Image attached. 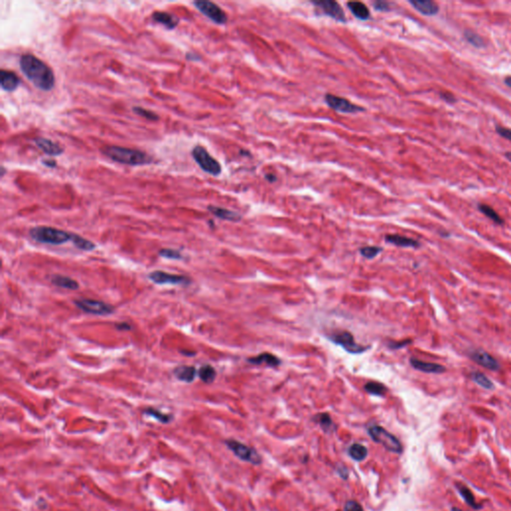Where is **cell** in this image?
Returning <instances> with one entry per match:
<instances>
[{"mask_svg": "<svg viewBox=\"0 0 511 511\" xmlns=\"http://www.w3.org/2000/svg\"><path fill=\"white\" fill-rule=\"evenodd\" d=\"M329 339L330 342L343 346L347 352H349V354H354V355L362 354V352L369 348L368 346H363L357 344L355 342L354 336H352L349 331H346V330L333 332L330 334V336H329Z\"/></svg>", "mask_w": 511, "mask_h": 511, "instance_id": "8992f818", "label": "cell"}, {"mask_svg": "<svg viewBox=\"0 0 511 511\" xmlns=\"http://www.w3.org/2000/svg\"><path fill=\"white\" fill-rule=\"evenodd\" d=\"M34 142L40 150H42L45 154L49 156H53V157L60 156L64 152L63 147H61L58 143L54 142V141H52L47 138L39 137V138L34 139Z\"/></svg>", "mask_w": 511, "mask_h": 511, "instance_id": "5bb4252c", "label": "cell"}, {"mask_svg": "<svg viewBox=\"0 0 511 511\" xmlns=\"http://www.w3.org/2000/svg\"><path fill=\"white\" fill-rule=\"evenodd\" d=\"M116 328L120 330H131V327L129 326V324L127 323H122V324H117L116 325Z\"/></svg>", "mask_w": 511, "mask_h": 511, "instance_id": "ee69618b", "label": "cell"}, {"mask_svg": "<svg viewBox=\"0 0 511 511\" xmlns=\"http://www.w3.org/2000/svg\"><path fill=\"white\" fill-rule=\"evenodd\" d=\"M454 485H455L457 491L460 492V495H462V499L466 502L467 505H469L470 507H472L475 510L481 508V505L477 502V500H475V497L473 495V493L471 492V490L465 484L461 483V482H455Z\"/></svg>", "mask_w": 511, "mask_h": 511, "instance_id": "7402d4cb", "label": "cell"}, {"mask_svg": "<svg viewBox=\"0 0 511 511\" xmlns=\"http://www.w3.org/2000/svg\"><path fill=\"white\" fill-rule=\"evenodd\" d=\"M208 210L213 215H215L217 218H220L222 220L226 221H231V222H238L241 220V215L234 212V211L216 207V206H209Z\"/></svg>", "mask_w": 511, "mask_h": 511, "instance_id": "ffe728a7", "label": "cell"}, {"mask_svg": "<svg viewBox=\"0 0 511 511\" xmlns=\"http://www.w3.org/2000/svg\"><path fill=\"white\" fill-rule=\"evenodd\" d=\"M29 234L34 241L48 245H62L72 241L73 238V233L46 226L34 227L29 231Z\"/></svg>", "mask_w": 511, "mask_h": 511, "instance_id": "3957f363", "label": "cell"}, {"mask_svg": "<svg viewBox=\"0 0 511 511\" xmlns=\"http://www.w3.org/2000/svg\"><path fill=\"white\" fill-rule=\"evenodd\" d=\"M348 454L352 460H355L357 462H362L367 455V449L365 446L360 444H355V445H350V447L348 448Z\"/></svg>", "mask_w": 511, "mask_h": 511, "instance_id": "f1b7e54d", "label": "cell"}, {"mask_svg": "<svg viewBox=\"0 0 511 511\" xmlns=\"http://www.w3.org/2000/svg\"><path fill=\"white\" fill-rule=\"evenodd\" d=\"M174 375L181 381L192 382L197 375V369L190 365H180L174 369Z\"/></svg>", "mask_w": 511, "mask_h": 511, "instance_id": "44dd1931", "label": "cell"}, {"mask_svg": "<svg viewBox=\"0 0 511 511\" xmlns=\"http://www.w3.org/2000/svg\"><path fill=\"white\" fill-rule=\"evenodd\" d=\"M74 304L81 311L97 315H107L114 312V308L104 302L97 301V299L91 298H79L74 301Z\"/></svg>", "mask_w": 511, "mask_h": 511, "instance_id": "9c48e42d", "label": "cell"}, {"mask_svg": "<svg viewBox=\"0 0 511 511\" xmlns=\"http://www.w3.org/2000/svg\"><path fill=\"white\" fill-rule=\"evenodd\" d=\"M19 84L20 80L15 73L7 71V70H1V73H0V86H1L2 90L12 92L17 89Z\"/></svg>", "mask_w": 511, "mask_h": 511, "instance_id": "2e32d148", "label": "cell"}, {"mask_svg": "<svg viewBox=\"0 0 511 511\" xmlns=\"http://www.w3.org/2000/svg\"><path fill=\"white\" fill-rule=\"evenodd\" d=\"M19 66L25 77L41 91H50L55 85V76L52 69L42 60L32 54L20 57Z\"/></svg>", "mask_w": 511, "mask_h": 511, "instance_id": "6da1fadb", "label": "cell"}, {"mask_svg": "<svg viewBox=\"0 0 511 511\" xmlns=\"http://www.w3.org/2000/svg\"><path fill=\"white\" fill-rule=\"evenodd\" d=\"M133 111L141 116L143 118H146L148 120H151V121H157L158 119H159V116H158L156 113L150 111V110H147L145 108H142V107H139V106H136V107H133Z\"/></svg>", "mask_w": 511, "mask_h": 511, "instance_id": "d590c367", "label": "cell"}, {"mask_svg": "<svg viewBox=\"0 0 511 511\" xmlns=\"http://www.w3.org/2000/svg\"><path fill=\"white\" fill-rule=\"evenodd\" d=\"M469 358L473 362L478 363L479 365H481V366H483V367H485L487 369H490V371L497 372L501 368L500 363H498V361L495 360L492 356H490L488 352H486L485 350L473 349V350H471L469 352Z\"/></svg>", "mask_w": 511, "mask_h": 511, "instance_id": "7c38bea8", "label": "cell"}, {"mask_svg": "<svg viewBox=\"0 0 511 511\" xmlns=\"http://www.w3.org/2000/svg\"><path fill=\"white\" fill-rule=\"evenodd\" d=\"M42 163H43L44 166H46V167H48V168H55L56 165H57L56 161H55V160H52V159H48V160L45 159V160L42 161Z\"/></svg>", "mask_w": 511, "mask_h": 511, "instance_id": "7bdbcfd3", "label": "cell"}, {"mask_svg": "<svg viewBox=\"0 0 511 511\" xmlns=\"http://www.w3.org/2000/svg\"><path fill=\"white\" fill-rule=\"evenodd\" d=\"M152 18L155 22L160 23L165 28L169 30H173L174 28L177 27L179 23V18L177 16H174L168 12L164 11H156L152 14Z\"/></svg>", "mask_w": 511, "mask_h": 511, "instance_id": "e0dca14e", "label": "cell"}, {"mask_svg": "<svg viewBox=\"0 0 511 511\" xmlns=\"http://www.w3.org/2000/svg\"><path fill=\"white\" fill-rule=\"evenodd\" d=\"M315 6H318L323 10V12L327 15H329L334 20L340 21V22H346V14L342 8V6L332 0H321V1H314L313 2Z\"/></svg>", "mask_w": 511, "mask_h": 511, "instance_id": "4fadbf2b", "label": "cell"}, {"mask_svg": "<svg viewBox=\"0 0 511 511\" xmlns=\"http://www.w3.org/2000/svg\"><path fill=\"white\" fill-rule=\"evenodd\" d=\"M101 151L112 161L123 165L144 166L153 162L151 156L136 149L120 146H106L102 148Z\"/></svg>", "mask_w": 511, "mask_h": 511, "instance_id": "7a4b0ae2", "label": "cell"}, {"mask_svg": "<svg viewBox=\"0 0 511 511\" xmlns=\"http://www.w3.org/2000/svg\"><path fill=\"white\" fill-rule=\"evenodd\" d=\"M325 100L331 109L341 113H358L364 110V108L355 105L347 99L338 97L332 94H327Z\"/></svg>", "mask_w": 511, "mask_h": 511, "instance_id": "8fae6325", "label": "cell"}, {"mask_svg": "<svg viewBox=\"0 0 511 511\" xmlns=\"http://www.w3.org/2000/svg\"><path fill=\"white\" fill-rule=\"evenodd\" d=\"M463 36H464L465 40L469 44L474 46V47L482 48V47L485 46V42H484L483 38L480 36V35H478V33H475L473 31H470V30H465L464 33H463Z\"/></svg>", "mask_w": 511, "mask_h": 511, "instance_id": "d6a6232c", "label": "cell"}, {"mask_svg": "<svg viewBox=\"0 0 511 511\" xmlns=\"http://www.w3.org/2000/svg\"><path fill=\"white\" fill-rule=\"evenodd\" d=\"M192 156L204 172L213 176H219L221 174L222 167L220 163L214 157L211 156L204 147L200 145L194 147L192 150Z\"/></svg>", "mask_w": 511, "mask_h": 511, "instance_id": "5b68a950", "label": "cell"}, {"mask_svg": "<svg viewBox=\"0 0 511 511\" xmlns=\"http://www.w3.org/2000/svg\"><path fill=\"white\" fill-rule=\"evenodd\" d=\"M374 6L376 8V10H380V11H386L389 10V3L385 2V1H377L374 3Z\"/></svg>", "mask_w": 511, "mask_h": 511, "instance_id": "b9f144b4", "label": "cell"}, {"mask_svg": "<svg viewBox=\"0 0 511 511\" xmlns=\"http://www.w3.org/2000/svg\"><path fill=\"white\" fill-rule=\"evenodd\" d=\"M159 255L165 259H172V260H182L183 256L181 253L177 250L173 249H162L159 251Z\"/></svg>", "mask_w": 511, "mask_h": 511, "instance_id": "8d00e7d4", "label": "cell"}, {"mask_svg": "<svg viewBox=\"0 0 511 511\" xmlns=\"http://www.w3.org/2000/svg\"><path fill=\"white\" fill-rule=\"evenodd\" d=\"M410 363H411L412 366L414 367L415 369H417V371H420V372L426 373V374H444L446 371L445 366H444L442 364L424 362V361L417 360L415 358H412L410 360Z\"/></svg>", "mask_w": 511, "mask_h": 511, "instance_id": "9a60e30c", "label": "cell"}, {"mask_svg": "<svg viewBox=\"0 0 511 511\" xmlns=\"http://www.w3.org/2000/svg\"><path fill=\"white\" fill-rule=\"evenodd\" d=\"M186 57L190 61H196V60L198 61V60H200V57L198 55H195V54H193V53H188L186 55Z\"/></svg>", "mask_w": 511, "mask_h": 511, "instance_id": "f6af8a7d", "label": "cell"}, {"mask_svg": "<svg viewBox=\"0 0 511 511\" xmlns=\"http://www.w3.org/2000/svg\"><path fill=\"white\" fill-rule=\"evenodd\" d=\"M381 250L382 249L379 248V247H376V246L363 247V248L361 249V254L366 259H374L380 253Z\"/></svg>", "mask_w": 511, "mask_h": 511, "instance_id": "e575fe53", "label": "cell"}, {"mask_svg": "<svg viewBox=\"0 0 511 511\" xmlns=\"http://www.w3.org/2000/svg\"><path fill=\"white\" fill-rule=\"evenodd\" d=\"M471 379L478 384L479 386L483 387L485 390H493L495 389V383H493L484 374L480 372H473L471 374Z\"/></svg>", "mask_w": 511, "mask_h": 511, "instance_id": "4316f807", "label": "cell"}, {"mask_svg": "<svg viewBox=\"0 0 511 511\" xmlns=\"http://www.w3.org/2000/svg\"><path fill=\"white\" fill-rule=\"evenodd\" d=\"M314 420L322 427V429L326 431H330L333 426L332 420L330 416L328 413H320L316 416H314Z\"/></svg>", "mask_w": 511, "mask_h": 511, "instance_id": "836d02e7", "label": "cell"}, {"mask_svg": "<svg viewBox=\"0 0 511 511\" xmlns=\"http://www.w3.org/2000/svg\"><path fill=\"white\" fill-rule=\"evenodd\" d=\"M451 511H462V509H460L458 507H452L451 508Z\"/></svg>", "mask_w": 511, "mask_h": 511, "instance_id": "c3c4849f", "label": "cell"}, {"mask_svg": "<svg viewBox=\"0 0 511 511\" xmlns=\"http://www.w3.org/2000/svg\"><path fill=\"white\" fill-rule=\"evenodd\" d=\"M364 390L368 394L374 395V396H382L387 392L386 386L384 384H382L381 382H379V381H368L364 385Z\"/></svg>", "mask_w": 511, "mask_h": 511, "instance_id": "f546056e", "label": "cell"}, {"mask_svg": "<svg viewBox=\"0 0 511 511\" xmlns=\"http://www.w3.org/2000/svg\"><path fill=\"white\" fill-rule=\"evenodd\" d=\"M193 4L196 6V8L203 13L209 19L215 22L216 24L223 25L227 22L228 18L226 13L221 9L220 6H218L216 3L206 1V0H198V1H194Z\"/></svg>", "mask_w": 511, "mask_h": 511, "instance_id": "ba28073f", "label": "cell"}, {"mask_svg": "<svg viewBox=\"0 0 511 511\" xmlns=\"http://www.w3.org/2000/svg\"><path fill=\"white\" fill-rule=\"evenodd\" d=\"M478 210L480 211L482 214H484L487 218H489L490 220H492L495 223H496L498 225H502L504 223L503 219L495 212V210H493L490 206L485 205V204H479L478 205Z\"/></svg>", "mask_w": 511, "mask_h": 511, "instance_id": "4dcf8cb0", "label": "cell"}, {"mask_svg": "<svg viewBox=\"0 0 511 511\" xmlns=\"http://www.w3.org/2000/svg\"><path fill=\"white\" fill-rule=\"evenodd\" d=\"M505 156H506V158H507V159H508V160H509V161L511 162V152H508V153H506V154H505Z\"/></svg>", "mask_w": 511, "mask_h": 511, "instance_id": "7dc6e473", "label": "cell"}, {"mask_svg": "<svg viewBox=\"0 0 511 511\" xmlns=\"http://www.w3.org/2000/svg\"><path fill=\"white\" fill-rule=\"evenodd\" d=\"M143 412H144V414H146V415H149V416H151V417L156 418L158 421L162 422V424H170V422L173 420V415H172V414L163 413L162 412L158 411V410H155V409H153V408L146 409Z\"/></svg>", "mask_w": 511, "mask_h": 511, "instance_id": "1f68e13d", "label": "cell"}, {"mask_svg": "<svg viewBox=\"0 0 511 511\" xmlns=\"http://www.w3.org/2000/svg\"><path fill=\"white\" fill-rule=\"evenodd\" d=\"M198 375H199V378L201 379V380L206 382V383L213 382L214 379H216V376H217L215 368L212 365H210V364H205V365L201 366V368L199 369Z\"/></svg>", "mask_w": 511, "mask_h": 511, "instance_id": "484cf974", "label": "cell"}, {"mask_svg": "<svg viewBox=\"0 0 511 511\" xmlns=\"http://www.w3.org/2000/svg\"><path fill=\"white\" fill-rule=\"evenodd\" d=\"M248 362L252 364H263L265 363L269 366H272V367H276V366H279L280 364V360L270 354V352H264V354H261L255 358H251V359H248Z\"/></svg>", "mask_w": 511, "mask_h": 511, "instance_id": "603a6c76", "label": "cell"}, {"mask_svg": "<svg viewBox=\"0 0 511 511\" xmlns=\"http://www.w3.org/2000/svg\"><path fill=\"white\" fill-rule=\"evenodd\" d=\"M347 7L350 10V12L354 14L358 19H361V20L369 19V16H371V14H369V10L366 7V5H364L363 3L356 2V1L348 2Z\"/></svg>", "mask_w": 511, "mask_h": 511, "instance_id": "d4e9b609", "label": "cell"}, {"mask_svg": "<svg viewBox=\"0 0 511 511\" xmlns=\"http://www.w3.org/2000/svg\"><path fill=\"white\" fill-rule=\"evenodd\" d=\"M412 343V340H407V341H402V342H391L389 343V347L393 349H398V348L404 347L405 346H408Z\"/></svg>", "mask_w": 511, "mask_h": 511, "instance_id": "f35d334b", "label": "cell"}, {"mask_svg": "<svg viewBox=\"0 0 511 511\" xmlns=\"http://www.w3.org/2000/svg\"><path fill=\"white\" fill-rule=\"evenodd\" d=\"M226 445L229 447V449L234 452L237 457L244 462L253 464H260L262 462V458L256 449L247 446L246 445L237 442V440L228 439L226 440Z\"/></svg>", "mask_w": 511, "mask_h": 511, "instance_id": "52a82bcc", "label": "cell"}, {"mask_svg": "<svg viewBox=\"0 0 511 511\" xmlns=\"http://www.w3.org/2000/svg\"><path fill=\"white\" fill-rule=\"evenodd\" d=\"M504 83H505L509 88H511V76L506 77V78L504 79Z\"/></svg>", "mask_w": 511, "mask_h": 511, "instance_id": "bcb514c9", "label": "cell"}, {"mask_svg": "<svg viewBox=\"0 0 511 511\" xmlns=\"http://www.w3.org/2000/svg\"><path fill=\"white\" fill-rule=\"evenodd\" d=\"M410 3L421 14L427 16H433L438 13V5L431 0H411Z\"/></svg>", "mask_w": 511, "mask_h": 511, "instance_id": "ac0fdd59", "label": "cell"}, {"mask_svg": "<svg viewBox=\"0 0 511 511\" xmlns=\"http://www.w3.org/2000/svg\"><path fill=\"white\" fill-rule=\"evenodd\" d=\"M368 434L374 439V442L381 445L387 450L397 454L402 453V445L399 440L383 428L373 426L368 429Z\"/></svg>", "mask_w": 511, "mask_h": 511, "instance_id": "277c9868", "label": "cell"}, {"mask_svg": "<svg viewBox=\"0 0 511 511\" xmlns=\"http://www.w3.org/2000/svg\"><path fill=\"white\" fill-rule=\"evenodd\" d=\"M496 132H497L501 137H503L504 139H507V140L511 141V129H508V128H506V127L497 126V127H496Z\"/></svg>", "mask_w": 511, "mask_h": 511, "instance_id": "ab89813d", "label": "cell"}, {"mask_svg": "<svg viewBox=\"0 0 511 511\" xmlns=\"http://www.w3.org/2000/svg\"><path fill=\"white\" fill-rule=\"evenodd\" d=\"M345 511H363L362 505L355 500H348L345 505Z\"/></svg>", "mask_w": 511, "mask_h": 511, "instance_id": "74e56055", "label": "cell"}, {"mask_svg": "<svg viewBox=\"0 0 511 511\" xmlns=\"http://www.w3.org/2000/svg\"><path fill=\"white\" fill-rule=\"evenodd\" d=\"M439 96H440V98H442L443 100H445V102H447V103H449V104L454 103V102L456 101L455 96H454L453 94L449 93V92H446V91H445V92H440V93H439Z\"/></svg>", "mask_w": 511, "mask_h": 511, "instance_id": "60d3db41", "label": "cell"}, {"mask_svg": "<svg viewBox=\"0 0 511 511\" xmlns=\"http://www.w3.org/2000/svg\"><path fill=\"white\" fill-rule=\"evenodd\" d=\"M149 279L157 285H189L191 280L185 276L173 275L163 271H154L149 274Z\"/></svg>", "mask_w": 511, "mask_h": 511, "instance_id": "30bf717a", "label": "cell"}, {"mask_svg": "<svg viewBox=\"0 0 511 511\" xmlns=\"http://www.w3.org/2000/svg\"><path fill=\"white\" fill-rule=\"evenodd\" d=\"M51 281L52 284L57 286V287H60V288H63V289H68V290H77L79 288V284L78 281L69 278V277H66V276H61V275H54L53 277L51 278Z\"/></svg>", "mask_w": 511, "mask_h": 511, "instance_id": "cb8c5ba5", "label": "cell"}, {"mask_svg": "<svg viewBox=\"0 0 511 511\" xmlns=\"http://www.w3.org/2000/svg\"><path fill=\"white\" fill-rule=\"evenodd\" d=\"M1 170H2V172H1V176H3V175H4V172H5L4 167H1Z\"/></svg>", "mask_w": 511, "mask_h": 511, "instance_id": "681fc988", "label": "cell"}, {"mask_svg": "<svg viewBox=\"0 0 511 511\" xmlns=\"http://www.w3.org/2000/svg\"><path fill=\"white\" fill-rule=\"evenodd\" d=\"M385 241L395 246L402 247V248H418L420 246L419 242L416 240L399 235H387L385 236Z\"/></svg>", "mask_w": 511, "mask_h": 511, "instance_id": "d6986e66", "label": "cell"}, {"mask_svg": "<svg viewBox=\"0 0 511 511\" xmlns=\"http://www.w3.org/2000/svg\"><path fill=\"white\" fill-rule=\"evenodd\" d=\"M73 245L75 247H77L78 249L82 250V251H86V252H89V251H92L96 248V246L94 243H92L91 241L87 240L77 234H73V238H72V241Z\"/></svg>", "mask_w": 511, "mask_h": 511, "instance_id": "83f0119b", "label": "cell"}]
</instances>
